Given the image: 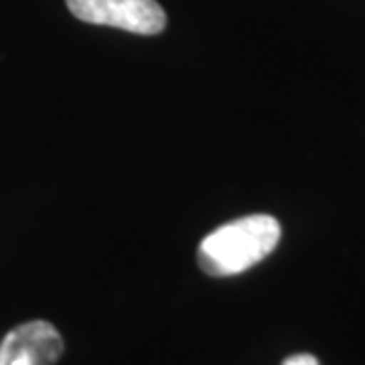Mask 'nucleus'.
<instances>
[{
    "instance_id": "3",
    "label": "nucleus",
    "mask_w": 365,
    "mask_h": 365,
    "mask_svg": "<svg viewBox=\"0 0 365 365\" xmlns=\"http://www.w3.org/2000/svg\"><path fill=\"white\" fill-rule=\"evenodd\" d=\"M63 337L47 321L14 327L0 343V365H55L63 355Z\"/></svg>"
},
{
    "instance_id": "2",
    "label": "nucleus",
    "mask_w": 365,
    "mask_h": 365,
    "mask_svg": "<svg viewBox=\"0 0 365 365\" xmlns=\"http://www.w3.org/2000/svg\"><path fill=\"white\" fill-rule=\"evenodd\" d=\"M67 9L83 23L136 35H158L167 26V14L157 0H67Z\"/></svg>"
},
{
    "instance_id": "4",
    "label": "nucleus",
    "mask_w": 365,
    "mask_h": 365,
    "mask_svg": "<svg viewBox=\"0 0 365 365\" xmlns=\"http://www.w3.org/2000/svg\"><path fill=\"white\" fill-rule=\"evenodd\" d=\"M282 365H319V361H317V357L309 355V353H299V355L288 357Z\"/></svg>"
},
{
    "instance_id": "1",
    "label": "nucleus",
    "mask_w": 365,
    "mask_h": 365,
    "mask_svg": "<svg viewBox=\"0 0 365 365\" xmlns=\"http://www.w3.org/2000/svg\"><path fill=\"white\" fill-rule=\"evenodd\" d=\"M280 240L272 215H248L225 223L201 242L197 262L209 276H234L264 260Z\"/></svg>"
}]
</instances>
